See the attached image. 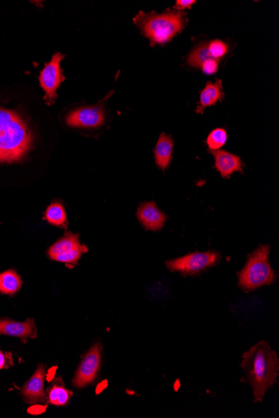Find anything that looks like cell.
Segmentation results:
<instances>
[{
    "label": "cell",
    "mask_w": 279,
    "mask_h": 418,
    "mask_svg": "<svg viewBox=\"0 0 279 418\" xmlns=\"http://www.w3.org/2000/svg\"><path fill=\"white\" fill-rule=\"evenodd\" d=\"M241 367L246 381L253 388L254 401L260 403L266 392L276 383L279 369L277 353L268 343H258L242 355Z\"/></svg>",
    "instance_id": "1"
},
{
    "label": "cell",
    "mask_w": 279,
    "mask_h": 418,
    "mask_svg": "<svg viewBox=\"0 0 279 418\" xmlns=\"http://www.w3.org/2000/svg\"><path fill=\"white\" fill-rule=\"evenodd\" d=\"M33 144V136L17 113L0 107V163L21 161Z\"/></svg>",
    "instance_id": "2"
},
{
    "label": "cell",
    "mask_w": 279,
    "mask_h": 418,
    "mask_svg": "<svg viewBox=\"0 0 279 418\" xmlns=\"http://www.w3.org/2000/svg\"><path fill=\"white\" fill-rule=\"evenodd\" d=\"M185 16L183 11L176 10H168L163 14L140 11L133 21L153 46L168 43L174 36L179 34L187 22Z\"/></svg>",
    "instance_id": "3"
},
{
    "label": "cell",
    "mask_w": 279,
    "mask_h": 418,
    "mask_svg": "<svg viewBox=\"0 0 279 418\" xmlns=\"http://www.w3.org/2000/svg\"><path fill=\"white\" fill-rule=\"evenodd\" d=\"M269 253V246L264 245L249 255L245 266L238 274V283L242 290L254 291L275 282L276 277L270 265Z\"/></svg>",
    "instance_id": "4"
},
{
    "label": "cell",
    "mask_w": 279,
    "mask_h": 418,
    "mask_svg": "<svg viewBox=\"0 0 279 418\" xmlns=\"http://www.w3.org/2000/svg\"><path fill=\"white\" fill-rule=\"evenodd\" d=\"M220 254L209 251L205 253H193L165 262L170 271H177L184 275H195L208 268L215 266L219 261Z\"/></svg>",
    "instance_id": "5"
},
{
    "label": "cell",
    "mask_w": 279,
    "mask_h": 418,
    "mask_svg": "<svg viewBox=\"0 0 279 418\" xmlns=\"http://www.w3.org/2000/svg\"><path fill=\"white\" fill-rule=\"evenodd\" d=\"M64 55L60 53H55L50 62L40 72L39 80L40 87L44 91V100L48 104H53L57 98V89L64 80L62 70V60Z\"/></svg>",
    "instance_id": "6"
},
{
    "label": "cell",
    "mask_w": 279,
    "mask_h": 418,
    "mask_svg": "<svg viewBox=\"0 0 279 418\" xmlns=\"http://www.w3.org/2000/svg\"><path fill=\"white\" fill-rule=\"evenodd\" d=\"M106 120L107 111L103 104L76 109L66 117L69 127L84 129L99 128Z\"/></svg>",
    "instance_id": "7"
},
{
    "label": "cell",
    "mask_w": 279,
    "mask_h": 418,
    "mask_svg": "<svg viewBox=\"0 0 279 418\" xmlns=\"http://www.w3.org/2000/svg\"><path fill=\"white\" fill-rule=\"evenodd\" d=\"M101 362V346L94 345L84 356L78 370L75 372L73 385L78 388H83L90 385L98 375Z\"/></svg>",
    "instance_id": "8"
},
{
    "label": "cell",
    "mask_w": 279,
    "mask_h": 418,
    "mask_svg": "<svg viewBox=\"0 0 279 418\" xmlns=\"http://www.w3.org/2000/svg\"><path fill=\"white\" fill-rule=\"evenodd\" d=\"M44 379H46V368L43 365H39L35 374L22 388L21 394L27 403H39L44 401L46 399V392L44 389Z\"/></svg>",
    "instance_id": "9"
},
{
    "label": "cell",
    "mask_w": 279,
    "mask_h": 418,
    "mask_svg": "<svg viewBox=\"0 0 279 418\" xmlns=\"http://www.w3.org/2000/svg\"><path fill=\"white\" fill-rule=\"evenodd\" d=\"M0 335L15 336L26 343L27 339L36 338L37 327L33 319H28L24 322H14L6 318L0 319Z\"/></svg>",
    "instance_id": "10"
},
{
    "label": "cell",
    "mask_w": 279,
    "mask_h": 418,
    "mask_svg": "<svg viewBox=\"0 0 279 418\" xmlns=\"http://www.w3.org/2000/svg\"><path fill=\"white\" fill-rule=\"evenodd\" d=\"M137 218L145 229L159 230L167 221V216L161 212L154 202H145L137 210Z\"/></svg>",
    "instance_id": "11"
},
{
    "label": "cell",
    "mask_w": 279,
    "mask_h": 418,
    "mask_svg": "<svg viewBox=\"0 0 279 418\" xmlns=\"http://www.w3.org/2000/svg\"><path fill=\"white\" fill-rule=\"evenodd\" d=\"M212 153L215 160L214 166L222 177L229 178L234 172H242V162L240 156L222 149Z\"/></svg>",
    "instance_id": "12"
},
{
    "label": "cell",
    "mask_w": 279,
    "mask_h": 418,
    "mask_svg": "<svg viewBox=\"0 0 279 418\" xmlns=\"http://www.w3.org/2000/svg\"><path fill=\"white\" fill-rule=\"evenodd\" d=\"M222 89H222V80H217L215 83L209 81L201 92L200 101L196 112L202 113L206 109L216 104L217 101L224 98V94Z\"/></svg>",
    "instance_id": "13"
},
{
    "label": "cell",
    "mask_w": 279,
    "mask_h": 418,
    "mask_svg": "<svg viewBox=\"0 0 279 418\" xmlns=\"http://www.w3.org/2000/svg\"><path fill=\"white\" fill-rule=\"evenodd\" d=\"M174 141L171 136L161 134L154 149L155 161L161 170H167L171 164Z\"/></svg>",
    "instance_id": "14"
},
{
    "label": "cell",
    "mask_w": 279,
    "mask_h": 418,
    "mask_svg": "<svg viewBox=\"0 0 279 418\" xmlns=\"http://www.w3.org/2000/svg\"><path fill=\"white\" fill-rule=\"evenodd\" d=\"M82 245L78 235L66 233L62 238H60L48 249V257L55 261L56 258L72 253L73 251L78 249Z\"/></svg>",
    "instance_id": "15"
},
{
    "label": "cell",
    "mask_w": 279,
    "mask_h": 418,
    "mask_svg": "<svg viewBox=\"0 0 279 418\" xmlns=\"http://www.w3.org/2000/svg\"><path fill=\"white\" fill-rule=\"evenodd\" d=\"M22 284L21 278L15 270L0 274V293L13 296L20 290Z\"/></svg>",
    "instance_id": "16"
},
{
    "label": "cell",
    "mask_w": 279,
    "mask_h": 418,
    "mask_svg": "<svg viewBox=\"0 0 279 418\" xmlns=\"http://www.w3.org/2000/svg\"><path fill=\"white\" fill-rule=\"evenodd\" d=\"M57 383L53 385L48 392V401L55 406H66L69 403L73 393L64 387L63 383Z\"/></svg>",
    "instance_id": "17"
},
{
    "label": "cell",
    "mask_w": 279,
    "mask_h": 418,
    "mask_svg": "<svg viewBox=\"0 0 279 418\" xmlns=\"http://www.w3.org/2000/svg\"><path fill=\"white\" fill-rule=\"evenodd\" d=\"M46 220L50 224L56 226H64L67 224V216L66 210L62 204L59 202L52 203L46 212Z\"/></svg>",
    "instance_id": "18"
},
{
    "label": "cell",
    "mask_w": 279,
    "mask_h": 418,
    "mask_svg": "<svg viewBox=\"0 0 279 418\" xmlns=\"http://www.w3.org/2000/svg\"><path fill=\"white\" fill-rule=\"evenodd\" d=\"M226 140H228V133L226 129L217 128L209 134L207 145L212 152L218 151L226 144Z\"/></svg>",
    "instance_id": "19"
},
{
    "label": "cell",
    "mask_w": 279,
    "mask_h": 418,
    "mask_svg": "<svg viewBox=\"0 0 279 418\" xmlns=\"http://www.w3.org/2000/svg\"><path fill=\"white\" fill-rule=\"evenodd\" d=\"M208 46L213 58L218 60V62H220L221 59L224 58L229 51L228 44L219 39L208 42Z\"/></svg>",
    "instance_id": "20"
},
{
    "label": "cell",
    "mask_w": 279,
    "mask_h": 418,
    "mask_svg": "<svg viewBox=\"0 0 279 418\" xmlns=\"http://www.w3.org/2000/svg\"><path fill=\"white\" fill-rule=\"evenodd\" d=\"M218 64H219V62H218V60L210 59L202 64L201 66V70L204 73V74L212 75L216 74L217 72Z\"/></svg>",
    "instance_id": "21"
},
{
    "label": "cell",
    "mask_w": 279,
    "mask_h": 418,
    "mask_svg": "<svg viewBox=\"0 0 279 418\" xmlns=\"http://www.w3.org/2000/svg\"><path fill=\"white\" fill-rule=\"evenodd\" d=\"M12 365H13V360H12L11 354L0 352V370L9 368Z\"/></svg>",
    "instance_id": "22"
},
{
    "label": "cell",
    "mask_w": 279,
    "mask_h": 418,
    "mask_svg": "<svg viewBox=\"0 0 279 418\" xmlns=\"http://www.w3.org/2000/svg\"><path fill=\"white\" fill-rule=\"evenodd\" d=\"M195 3V0H177L176 2L175 10L183 11L185 10L191 9Z\"/></svg>",
    "instance_id": "23"
}]
</instances>
